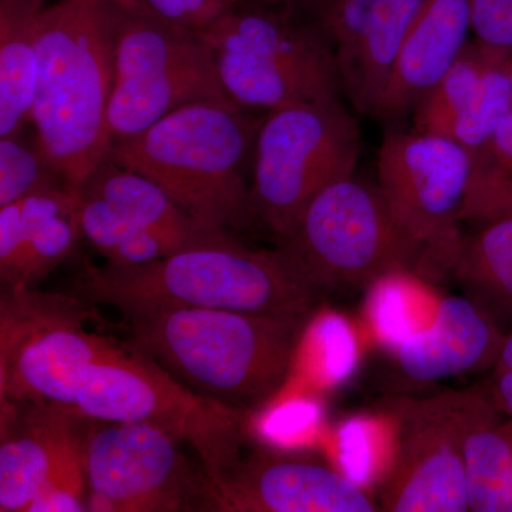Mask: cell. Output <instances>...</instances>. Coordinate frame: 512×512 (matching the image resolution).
<instances>
[{"label":"cell","instance_id":"obj_1","mask_svg":"<svg viewBox=\"0 0 512 512\" xmlns=\"http://www.w3.org/2000/svg\"><path fill=\"white\" fill-rule=\"evenodd\" d=\"M77 291L127 318L165 309L205 308L308 318L318 293L285 256L228 237L137 266L87 265Z\"/></svg>","mask_w":512,"mask_h":512},{"label":"cell","instance_id":"obj_2","mask_svg":"<svg viewBox=\"0 0 512 512\" xmlns=\"http://www.w3.org/2000/svg\"><path fill=\"white\" fill-rule=\"evenodd\" d=\"M128 320L138 352L190 392L238 413L281 389L305 322L205 308L165 309Z\"/></svg>","mask_w":512,"mask_h":512},{"label":"cell","instance_id":"obj_3","mask_svg":"<svg viewBox=\"0 0 512 512\" xmlns=\"http://www.w3.org/2000/svg\"><path fill=\"white\" fill-rule=\"evenodd\" d=\"M264 117L224 101L173 111L109 156L160 185L194 220L229 232L255 220L247 178Z\"/></svg>","mask_w":512,"mask_h":512},{"label":"cell","instance_id":"obj_4","mask_svg":"<svg viewBox=\"0 0 512 512\" xmlns=\"http://www.w3.org/2000/svg\"><path fill=\"white\" fill-rule=\"evenodd\" d=\"M113 70L110 0H60L47 6L30 121L74 188L109 154Z\"/></svg>","mask_w":512,"mask_h":512},{"label":"cell","instance_id":"obj_5","mask_svg":"<svg viewBox=\"0 0 512 512\" xmlns=\"http://www.w3.org/2000/svg\"><path fill=\"white\" fill-rule=\"evenodd\" d=\"M200 35L225 96L239 109L269 113L343 93L335 47L296 10L231 0Z\"/></svg>","mask_w":512,"mask_h":512},{"label":"cell","instance_id":"obj_6","mask_svg":"<svg viewBox=\"0 0 512 512\" xmlns=\"http://www.w3.org/2000/svg\"><path fill=\"white\" fill-rule=\"evenodd\" d=\"M278 251L316 291L430 269L426 251L400 227L379 185L355 174L320 191L279 239Z\"/></svg>","mask_w":512,"mask_h":512},{"label":"cell","instance_id":"obj_7","mask_svg":"<svg viewBox=\"0 0 512 512\" xmlns=\"http://www.w3.org/2000/svg\"><path fill=\"white\" fill-rule=\"evenodd\" d=\"M360 144V128L340 97L265 113L252 157L255 220L286 237L320 191L355 174Z\"/></svg>","mask_w":512,"mask_h":512},{"label":"cell","instance_id":"obj_8","mask_svg":"<svg viewBox=\"0 0 512 512\" xmlns=\"http://www.w3.org/2000/svg\"><path fill=\"white\" fill-rule=\"evenodd\" d=\"M110 3L114 70L107 121L111 146L138 136L190 104L231 103L200 33Z\"/></svg>","mask_w":512,"mask_h":512},{"label":"cell","instance_id":"obj_9","mask_svg":"<svg viewBox=\"0 0 512 512\" xmlns=\"http://www.w3.org/2000/svg\"><path fill=\"white\" fill-rule=\"evenodd\" d=\"M72 410L83 419L147 421L173 431L200 453L210 480L238 460V412L190 392L136 349L120 348L87 366Z\"/></svg>","mask_w":512,"mask_h":512},{"label":"cell","instance_id":"obj_10","mask_svg":"<svg viewBox=\"0 0 512 512\" xmlns=\"http://www.w3.org/2000/svg\"><path fill=\"white\" fill-rule=\"evenodd\" d=\"M86 306L30 288H6L0 303V399L72 409L87 366L121 348L86 329ZM74 412V410H73Z\"/></svg>","mask_w":512,"mask_h":512},{"label":"cell","instance_id":"obj_11","mask_svg":"<svg viewBox=\"0 0 512 512\" xmlns=\"http://www.w3.org/2000/svg\"><path fill=\"white\" fill-rule=\"evenodd\" d=\"M500 414L484 386L397 403L399 437L383 511L468 512L466 441Z\"/></svg>","mask_w":512,"mask_h":512},{"label":"cell","instance_id":"obj_12","mask_svg":"<svg viewBox=\"0 0 512 512\" xmlns=\"http://www.w3.org/2000/svg\"><path fill=\"white\" fill-rule=\"evenodd\" d=\"M180 437L147 421H87L89 511L173 512L207 507L208 478L192 474Z\"/></svg>","mask_w":512,"mask_h":512},{"label":"cell","instance_id":"obj_13","mask_svg":"<svg viewBox=\"0 0 512 512\" xmlns=\"http://www.w3.org/2000/svg\"><path fill=\"white\" fill-rule=\"evenodd\" d=\"M473 153L421 131H387L377 177L400 227L426 251L430 271H451L464 239L460 234Z\"/></svg>","mask_w":512,"mask_h":512},{"label":"cell","instance_id":"obj_14","mask_svg":"<svg viewBox=\"0 0 512 512\" xmlns=\"http://www.w3.org/2000/svg\"><path fill=\"white\" fill-rule=\"evenodd\" d=\"M208 510L224 512H375L359 487L305 458L255 451L208 481Z\"/></svg>","mask_w":512,"mask_h":512},{"label":"cell","instance_id":"obj_15","mask_svg":"<svg viewBox=\"0 0 512 512\" xmlns=\"http://www.w3.org/2000/svg\"><path fill=\"white\" fill-rule=\"evenodd\" d=\"M512 55L474 40L430 93L414 107L413 128L474 153L512 113Z\"/></svg>","mask_w":512,"mask_h":512},{"label":"cell","instance_id":"obj_16","mask_svg":"<svg viewBox=\"0 0 512 512\" xmlns=\"http://www.w3.org/2000/svg\"><path fill=\"white\" fill-rule=\"evenodd\" d=\"M87 421L69 407L2 400L0 512H28L74 448Z\"/></svg>","mask_w":512,"mask_h":512},{"label":"cell","instance_id":"obj_17","mask_svg":"<svg viewBox=\"0 0 512 512\" xmlns=\"http://www.w3.org/2000/svg\"><path fill=\"white\" fill-rule=\"evenodd\" d=\"M76 188H52L0 207V278L30 288L63 264L82 238Z\"/></svg>","mask_w":512,"mask_h":512},{"label":"cell","instance_id":"obj_18","mask_svg":"<svg viewBox=\"0 0 512 512\" xmlns=\"http://www.w3.org/2000/svg\"><path fill=\"white\" fill-rule=\"evenodd\" d=\"M505 333L497 320L468 296H448L430 328L406 336L396 365L410 382L430 384L488 369Z\"/></svg>","mask_w":512,"mask_h":512},{"label":"cell","instance_id":"obj_19","mask_svg":"<svg viewBox=\"0 0 512 512\" xmlns=\"http://www.w3.org/2000/svg\"><path fill=\"white\" fill-rule=\"evenodd\" d=\"M470 29V0H424L373 117L397 120L413 111L463 53Z\"/></svg>","mask_w":512,"mask_h":512},{"label":"cell","instance_id":"obj_20","mask_svg":"<svg viewBox=\"0 0 512 512\" xmlns=\"http://www.w3.org/2000/svg\"><path fill=\"white\" fill-rule=\"evenodd\" d=\"M76 190L99 198L138 227L170 239L181 249L231 235L204 227L151 178L124 167L109 154Z\"/></svg>","mask_w":512,"mask_h":512},{"label":"cell","instance_id":"obj_21","mask_svg":"<svg viewBox=\"0 0 512 512\" xmlns=\"http://www.w3.org/2000/svg\"><path fill=\"white\" fill-rule=\"evenodd\" d=\"M45 0H0V136L28 126Z\"/></svg>","mask_w":512,"mask_h":512},{"label":"cell","instance_id":"obj_22","mask_svg":"<svg viewBox=\"0 0 512 512\" xmlns=\"http://www.w3.org/2000/svg\"><path fill=\"white\" fill-rule=\"evenodd\" d=\"M451 272L498 325L512 323V217L485 224L464 239Z\"/></svg>","mask_w":512,"mask_h":512},{"label":"cell","instance_id":"obj_23","mask_svg":"<svg viewBox=\"0 0 512 512\" xmlns=\"http://www.w3.org/2000/svg\"><path fill=\"white\" fill-rule=\"evenodd\" d=\"M471 512H512V419L483 421L466 441Z\"/></svg>","mask_w":512,"mask_h":512},{"label":"cell","instance_id":"obj_24","mask_svg":"<svg viewBox=\"0 0 512 512\" xmlns=\"http://www.w3.org/2000/svg\"><path fill=\"white\" fill-rule=\"evenodd\" d=\"M77 197L83 238L107 259V265H143L181 251L170 239L138 227L99 198L80 192Z\"/></svg>","mask_w":512,"mask_h":512},{"label":"cell","instance_id":"obj_25","mask_svg":"<svg viewBox=\"0 0 512 512\" xmlns=\"http://www.w3.org/2000/svg\"><path fill=\"white\" fill-rule=\"evenodd\" d=\"M512 217V113L471 158L461 222L483 227Z\"/></svg>","mask_w":512,"mask_h":512},{"label":"cell","instance_id":"obj_26","mask_svg":"<svg viewBox=\"0 0 512 512\" xmlns=\"http://www.w3.org/2000/svg\"><path fill=\"white\" fill-rule=\"evenodd\" d=\"M62 187L72 185L46 153L32 123L0 136V207Z\"/></svg>","mask_w":512,"mask_h":512},{"label":"cell","instance_id":"obj_27","mask_svg":"<svg viewBox=\"0 0 512 512\" xmlns=\"http://www.w3.org/2000/svg\"><path fill=\"white\" fill-rule=\"evenodd\" d=\"M84 511H89V505L82 443L60 463L28 512Z\"/></svg>","mask_w":512,"mask_h":512},{"label":"cell","instance_id":"obj_28","mask_svg":"<svg viewBox=\"0 0 512 512\" xmlns=\"http://www.w3.org/2000/svg\"><path fill=\"white\" fill-rule=\"evenodd\" d=\"M121 8L137 10L177 28L200 33L231 0H111Z\"/></svg>","mask_w":512,"mask_h":512},{"label":"cell","instance_id":"obj_29","mask_svg":"<svg viewBox=\"0 0 512 512\" xmlns=\"http://www.w3.org/2000/svg\"><path fill=\"white\" fill-rule=\"evenodd\" d=\"M389 0H340L319 22L320 28L335 47L336 59L342 60L359 39L377 9Z\"/></svg>","mask_w":512,"mask_h":512},{"label":"cell","instance_id":"obj_30","mask_svg":"<svg viewBox=\"0 0 512 512\" xmlns=\"http://www.w3.org/2000/svg\"><path fill=\"white\" fill-rule=\"evenodd\" d=\"M476 40L512 55V0H470Z\"/></svg>","mask_w":512,"mask_h":512},{"label":"cell","instance_id":"obj_31","mask_svg":"<svg viewBox=\"0 0 512 512\" xmlns=\"http://www.w3.org/2000/svg\"><path fill=\"white\" fill-rule=\"evenodd\" d=\"M483 386L495 409L512 419V329L505 333Z\"/></svg>","mask_w":512,"mask_h":512},{"label":"cell","instance_id":"obj_32","mask_svg":"<svg viewBox=\"0 0 512 512\" xmlns=\"http://www.w3.org/2000/svg\"><path fill=\"white\" fill-rule=\"evenodd\" d=\"M249 2L262 3L275 8L309 10L313 15V22L319 25L320 20L325 18L340 0H249Z\"/></svg>","mask_w":512,"mask_h":512},{"label":"cell","instance_id":"obj_33","mask_svg":"<svg viewBox=\"0 0 512 512\" xmlns=\"http://www.w3.org/2000/svg\"><path fill=\"white\" fill-rule=\"evenodd\" d=\"M507 67H508V73H510L511 82H512V56L510 57V59H508Z\"/></svg>","mask_w":512,"mask_h":512}]
</instances>
